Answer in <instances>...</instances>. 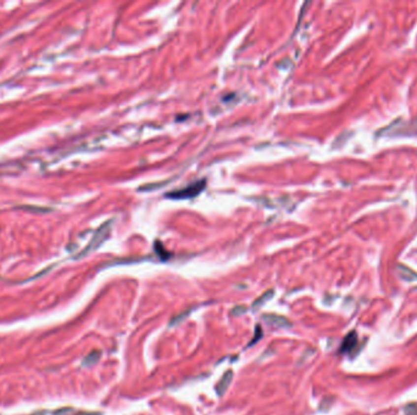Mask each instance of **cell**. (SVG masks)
<instances>
[{
	"label": "cell",
	"mask_w": 417,
	"mask_h": 415,
	"mask_svg": "<svg viewBox=\"0 0 417 415\" xmlns=\"http://www.w3.org/2000/svg\"><path fill=\"white\" fill-rule=\"evenodd\" d=\"M272 296H273V290H270V291H267V293H265L262 295V296L259 297V298H257V301L254 302V303H253V308H254V309L259 308V307L262 306V304L265 303L266 301H268V299H270Z\"/></svg>",
	"instance_id": "obj_5"
},
{
	"label": "cell",
	"mask_w": 417,
	"mask_h": 415,
	"mask_svg": "<svg viewBox=\"0 0 417 415\" xmlns=\"http://www.w3.org/2000/svg\"><path fill=\"white\" fill-rule=\"evenodd\" d=\"M244 312H247V308H245L244 306H237L232 309L231 313L233 314V316H240V314H243Z\"/></svg>",
	"instance_id": "obj_7"
},
{
	"label": "cell",
	"mask_w": 417,
	"mask_h": 415,
	"mask_svg": "<svg viewBox=\"0 0 417 415\" xmlns=\"http://www.w3.org/2000/svg\"><path fill=\"white\" fill-rule=\"evenodd\" d=\"M262 319L265 320L267 324H270L271 326L288 327L291 325V323L289 322L287 318L282 316H277V314H263Z\"/></svg>",
	"instance_id": "obj_2"
},
{
	"label": "cell",
	"mask_w": 417,
	"mask_h": 415,
	"mask_svg": "<svg viewBox=\"0 0 417 415\" xmlns=\"http://www.w3.org/2000/svg\"><path fill=\"white\" fill-rule=\"evenodd\" d=\"M261 335H262V330H261L260 325H257V330H255V339L250 342V346H252L254 342H257L261 337Z\"/></svg>",
	"instance_id": "obj_9"
},
{
	"label": "cell",
	"mask_w": 417,
	"mask_h": 415,
	"mask_svg": "<svg viewBox=\"0 0 417 415\" xmlns=\"http://www.w3.org/2000/svg\"><path fill=\"white\" fill-rule=\"evenodd\" d=\"M204 186H205V181H204V180L198 181V183L192 184V185L187 186L186 189L173 191V193L167 194V195L170 197H172V199H187V197H193V196L198 195V194L200 193L201 190H203Z\"/></svg>",
	"instance_id": "obj_1"
},
{
	"label": "cell",
	"mask_w": 417,
	"mask_h": 415,
	"mask_svg": "<svg viewBox=\"0 0 417 415\" xmlns=\"http://www.w3.org/2000/svg\"><path fill=\"white\" fill-rule=\"evenodd\" d=\"M99 358H100V352H99V351H94V352H92L91 355H89L88 357H87L86 359H84L83 365H88L89 366V365L96 364V363L99 360Z\"/></svg>",
	"instance_id": "obj_6"
},
{
	"label": "cell",
	"mask_w": 417,
	"mask_h": 415,
	"mask_svg": "<svg viewBox=\"0 0 417 415\" xmlns=\"http://www.w3.org/2000/svg\"><path fill=\"white\" fill-rule=\"evenodd\" d=\"M356 343H357L356 334H355L354 331L350 332V334H348V336L345 337L344 341H343L342 352H349V351H352L353 348L356 346Z\"/></svg>",
	"instance_id": "obj_4"
},
{
	"label": "cell",
	"mask_w": 417,
	"mask_h": 415,
	"mask_svg": "<svg viewBox=\"0 0 417 415\" xmlns=\"http://www.w3.org/2000/svg\"><path fill=\"white\" fill-rule=\"evenodd\" d=\"M232 379H233V371L232 370L226 371V373L222 375V378L220 379L219 384H217L216 386V392L220 397L224 396V394L226 393V391L228 390L229 385H231L232 383Z\"/></svg>",
	"instance_id": "obj_3"
},
{
	"label": "cell",
	"mask_w": 417,
	"mask_h": 415,
	"mask_svg": "<svg viewBox=\"0 0 417 415\" xmlns=\"http://www.w3.org/2000/svg\"><path fill=\"white\" fill-rule=\"evenodd\" d=\"M405 413L406 415H417V407L415 404H411L405 409Z\"/></svg>",
	"instance_id": "obj_8"
}]
</instances>
